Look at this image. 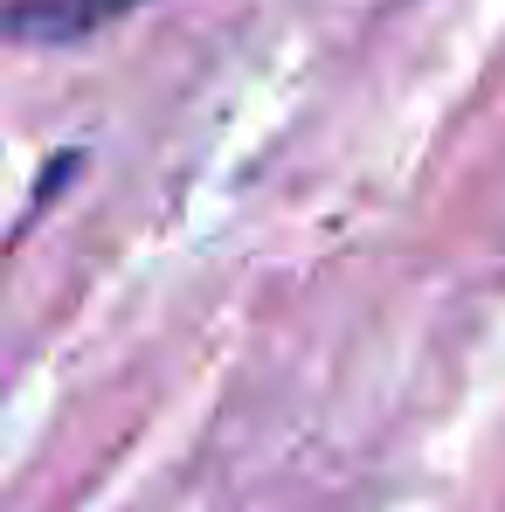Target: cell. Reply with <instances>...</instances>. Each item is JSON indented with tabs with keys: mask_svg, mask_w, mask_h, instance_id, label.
<instances>
[{
	"mask_svg": "<svg viewBox=\"0 0 505 512\" xmlns=\"http://www.w3.org/2000/svg\"><path fill=\"white\" fill-rule=\"evenodd\" d=\"M132 7L139 0H0V35L28 49H56V42H84L97 28H111Z\"/></svg>",
	"mask_w": 505,
	"mask_h": 512,
	"instance_id": "6da1fadb",
	"label": "cell"
}]
</instances>
